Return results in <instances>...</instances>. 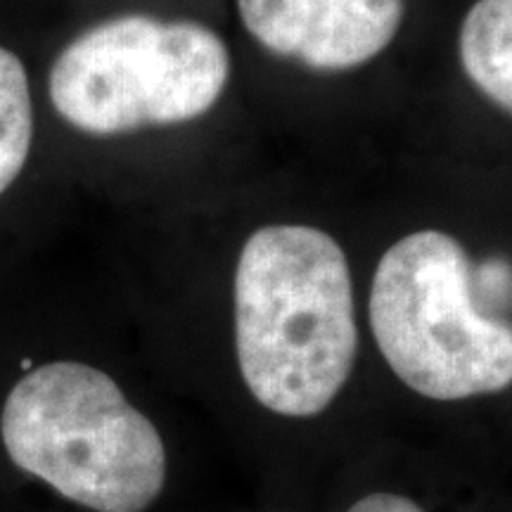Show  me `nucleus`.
I'll list each match as a JSON object with an SVG mask.
<instances>
[{
    "label": "nucleus",
    "instance_id": "nucleus-1",
    "mask_svg": "<svg viewBox=\"0 0 512 512\" xmlns=\"http://www.w3.org/2000/svg\"><path fill=\"white\" fill-rule=\"evenodd\" d=\"M242 380L261 406L313 418L356 361L354 287L344 249L302 223H275L242 247L233 283Z\"/></svg>",
    "mask_w": 512,
    "mask_h": 512
},
{
    "label": "nucleus",
    "instance_id": "nucleus-2",
    "mask_svg": "<svg viewBox=\"0 0 512 512\" xmlns=\"http://www.w3.org/2000/svg\"><path fill=\"white\" fill-rule=\"evenodd\" d=\"M0 437L12 463L95 512H143L166 482L157 427L102 370L38 366L10 389Z\"/></svg>",
    "mask_w": 512,
    "mask_h": 512
},
{
    "label": "nucleus",
    "instance_id": "nucleus-3",
    "mask_svg": "<svg viewBox=\"0 0 512 512\" xmlns=\"http://www.w3.org/2000/svg\"><path fill=\"white\" fill-rule=\"evenodd\" d=\"M228 79L230 53L207 24L119 15L60 50L48 98L74 131L112 138L204 117Z\"/></svg>",
    "mask_w": 512,
    "mask_h": 512
},
{
    "label": "nucleus",
    "instance_id": "nucleus-4",
    "mask_svg": "<svg viewBox=\"0 0 512 512\" xmlns=\"http://www.w3.org/2000/svg\"><path fill=\"white\" fill-rule=\"evenodd\" d=\"M368 311L377 349L413 392L460 401L512 384V325L477 309L470 259L451 235L418 230L394 242Z\"/></svg>",
    "mask_w": 512,
    "mask_h": 512
},
{
    "label": "nucleus",
    "instance_id": "nucleus-5",
    "mask_svg": "<svg viewBox=\"0 0 512 512\" xmlns=\"http://www.w3.org/2000/svg\"><path fill=\"white\" fill-rule=\"evenodd\" d=\"M238 10L271 53L318 72H347L389 48L406 0H238Z\"/></svg>",
    "mask_w": 512,
    "mask_h": 512
},
{
    "label": "nucleus",
    "instance_id": "nucleus-6",
    "mask_svg": "<svg viewBox=\"0 0 512 512\" xmlns=\"http://www.w3.org/2000/svg\"><path fill=\"white\" fill-rule=\"evenodd\" d=\"M458 55L475 86L512 114V0H477L463 19Z\"/></svg>",
    "mask_w": 512,
    "mask_h": 512
},
{
    "label": "nucleus",
    "instance_id": "nucleus-7",
    "mask_svg": "<svg viewBox=\"0 0 512 512\" xmlns=\"http://www.w3.org/2000/svg\"><path fill=\"white\" fill-rule=\"evenodd\" d=\"M34 145V98L27 67L0 46V195H5L29 162Z\"/></svg>",
    "mask_w": 512,
    "mask_h": 512
},
{
    "label": "nucleus",
    "instance_id": "nucleus-8",
    "mask_svg": "<svg viewBox=\"0 0 512 512\" xmlns=\"http://www.w3.org/2000/svg\"><path fill=\"white\" fill-rule=\"evenodd\" d=\"M347 512H422V508L406 496L377 491V494L361 498V501L351 505Z\"/></svg>",
    "mask_w": 512,
    "mask_h": 512
}]
</instances>
